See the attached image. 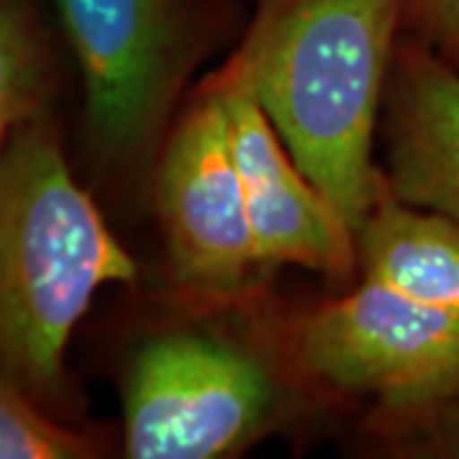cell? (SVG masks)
Masks as SVG:
<instances>
[{"label": "cell", "instance_id": "6da1fadb", "mask_svg": "<svg viewBox=\"0 0 459 459\" xmlns=\"http://www.w3.org/2000/svg\"><path fill=\"white\" fill-rule=\"evenodd\" d=\"M406 0H255L228 62L199 84L258 102L301 171L360 230Z\"/></svg>", "mask_w": 459, "mask_h": 459}, {"label": "cell", "instance_id": "7c38bea8", "mask_svg": "<svg viewBox=\"0 0 459 459\" xmlns=\"http://www.w3.org/2000/svg\"><path fill=\"white\" fill-rule=\"evenodd\" d=\"M102 449L95 434L51 416L0 380V459H87Z\"/></svg>", "mask_w": 459, "mask_h": 459}, {"label": "cell", "instance_id": "ba28073f", "mask_svg": "<svg viewBox=\"0 0 459 459\" xmlns=\"http://www.w3.org/2000/svg\"><path fill=\"white\" fill-rule=\"evenodd\" d=\"M383 174L395 197L459 220V69L401 36L383 108Z\"/></svg>", "mask_w": 459, "mask_h": 459}, {"label": "cell", "instance_id": "5b68a950", "mask_svg": "<svg viewBox=\"0 0 459 459\" xmlns=\"http://www.w3.org/2000/svg\"><path fill=\"white\" fill-rule=\"evenodd\" d=\"M281 403L250 352L197 332L146 342L123 385V444L133 459H217L247 449Z\"/></svg>", "mask_w": 459, "mask_h": 459}, {"label": "cell", "instance_id": "8992f818", "mask_svg": "<svg viewBox=\"0 0 459 459\" xmlns=\"http://www.w3.org/2000/svg\"><path fill=\"white\" fill-rule=\"evenodd\" d=\"M151 186L177 289L202 307L243 301L263 265L217 92H192L159 153Z\"/></svg>", "mask_w": 459, "mask_h": 459}, {"label": "cell", "instance_id": "8fae6325", "mask_svg": "<svg viewBox=\"0 0 459 459\" xmlns=\"http://www.w3.org/2000/svg\"><path fill=\"white\" fill-rule=\"evenodd\" d=\"M360 434L380 457L459 459V388L419 406H373Z\"/></svg>", "mask_w": 459, "mask_h": 459}, {"label": "cell", "instance_id": "277c9868", "mask_svg": "<svg viewBox=\"0 0 459 459\" xmlns=\"http://www.w3.org/2000/svg\"><path fill=\"white\" fill-rule=\"evenodd\" d=\"M281 350L301 380L373 395L376 406H419L459 388L457 314L376 279L299 314Z\"/></svg>", "mask_w": 459, "mask_h": 459}, {"label": "cell", "instance_id": "30bf717a", "mask_svg": "<svg viewBox=\"0 0 459 459\" xmlns=\"http://www.w3.org/2000/svg\"><path fill=\"white\" fill-rule=\"evenodd\" d=\"M51 59L29 0H0V148L44 110Z\"/></svg>", "mask_w": 459, "mask_h": 459}, {"label": "cell", "instance_id": "52a82bcc", "mask_svg": "<svg viewBox=\"0 0 459 459\" xmlns=\"http://www.w3.org/2000/svg\"><path fill=\"white\" fill-rule=\"evenodd\" d=\"M197 87L217 92L225 102L232 153L263 268L299 265L340 286L350 283L360 273L358 232L301 171L258 102L235 87Z\"/></svg>", "mask_w": 459, "mask_h": 459}, {"label": "cell", "instance_id": "7a4b0ae2", "mask_svg": "<svg viewBox=\"0 0 459 459\" xmlns=\"http://www.w3.org/2000/svg\"><path fill=\"white\" fill-rule=\"evenodd\" d=\"M138 263L66 161L47 110L0 148V380L72 424L66 350L98 291L135 283Z\"/></svg>", "mask_w": 459, "mask_h": 459}, {"label": "cell", "instance_id": "4fadbf2b", "mask_svg": "<svg viewBox=\"0 0 459 459\" xmlns=\"http://www.w3.org/2000/svg\"><path fill=\"white\" fill-rule=\"evenodd\" d=\"M403 36L459 69V0H406Z\"/></svg>", "mask_w": 459, "mask_h": 459}, {"label": "cell", "instance_id": "3957f363", "mask_svg": "<svg viewBox=\"0 0 459 459\" xmlns=\"http://www.w3.org/2000/svg\"><path fill=\"white\" fill-rule=\"evenodd\" d=\"M84 84L87 164L115 192L151 184L204 36L195 0H56Z\"/></svg>", "mask_w": 459, "mask_h": 459}, {"label": "cell", "instance_id": "9c48e42d", "mask_svg": "<svg viewBox=\"0 0 459 459\" xmlns=\"http://www.w3.org/2000/svg\"><path fill=\"white\" fill-rule=\"evenodd\" d=\"M358 258L362 279L459 316V220L401 202L385 174L358 230Z\"/></svg>", "mask_w": 459, "mask_h": 459}]
</instances>
